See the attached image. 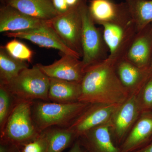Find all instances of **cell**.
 <instances>
[{"mask_svg":"<svg viewBox=\"0 0 152 152\" xmlns=\"http://www.w3.org/2000/svg\"><path fill=\"white\" fill-rule=\"evenodd\" d=\"M90 15L96 24H126L133 21L127 3L113 0H91L88 6Z\"/></svg>","mask_w":152,"mask_h":152,"instance_id":"10","label":"cell"},{"mask_svg":"<svg viewBox=\"0 0 152 152\" xmlns=\"http://www.w3.org/2000/svg\"><path fill=\"white\" fill-rule=\"evenodd\" d=\"M34 101L17 99L4 129L0 132V140L18 146L20 148L39 135L33 120L32 106Z\"/></svg>","mask_w":152,"mask_h":152,"instance_id":"2","label":"cell"},{"mask_svg":"<svg viewBox=\"0 0 152 152\" xmlns=\"http://www.w3.org/2000/svg\"><path fill=\"white\" fill-rule=\"evenodd\" d=\"M151 27H152V23H151ZM151 67L152 69V59L151 64Z\"/></svg>","mask_w":152,"mask_h":152,"instance_id":"32","label":"cell"},{"mask_svg":"<svg viewBox=\"0 0 152 152\" xmlns=\"http://www.w3.org/2000/svg\"><path fill=\"white\" fill-rule=\"evenodd\" d=\"M4 35L9 37L28 40L39 46L56 49L63 54L81 58L77 53L66 45L52 27L50 21L40 27L23 31L5 33Z\"/></svg>","mask_w":152,"mask_h":152,"instance_id":"11","label":"cell"},{"mask_svg":"<svg viewBox=\"0 0 152 152\" xmlns=\"http://www.w3.org/2000/svg\"><path fill=\"white\" fill-rule=\"evenodd\" d=\"M89 104L80 102L62 104L34 101L32 115L41 132L52 127L68 128Z\"/></svg>","mask_w":152,"mask_h":152,"instance_id":"3","label":"cell"},{"mask_svg":"<svg viewBox=\"0 0 152 152\" xmlns=\"http://www.w3.org/2000/svg\"><path fill=\"white\" fill-rule=\"evenodd\" d=\"M17 100L5 86L0 85V132L4 129Z\"/></svg>","mask_w":152,"mask_h":152,"instance_id":"23","label":"cell"},{"mask_svg":"<svg viewBox=\"0 0 152 152\" xmlns=\"http://www.w3.org/2000/svg\"><path fill=\"white\" fill-rule=\"evenodd\" d=\"M11 56L20 61H31L33 52L26 45L16 39L9 42L4 47Z\"/></svg>","mask_w":152,"mask_h":152,"instance_id":"24","label":"cell"},{"mask_svg":"<svg viewBox=\"0 0 152 152\" xmlns=\"http://www.w3.org/2000/svg\"><path fill=\"white\" fill-rule=\"evenodd\" d=\"M43 132L48 140V152H62L77 139L75 134L68 128L52 127Z\"/></svg>","mask_w":152,"mask_h":152,"instance_id":"20","label":"cell"},{"mask_svg":"<svg viewBox=\"0 0 152 152\" xmlns=\"http://www.w3.org/2000/svg\"><path fill=\"white\" fill-rule=\"evenodd\" d=\"M80 4L70 8L65 12L59 14L49 21L66 45L82 58L83 22Z\"/></svg>","mask_w":152,"mask_h":152,"instance_id":"6","label":"cell"},{"mask_svg":"<svg viewBox=\"0 0 152 152\" xmlns=\"http://www.w3.org/2000/svg\"><path fill=\"white\" fill-rule=\"evenodd\" d=\"M111 123L100 125L83 134L78 140L87 152H120L114 142Z\"/></svg>","mask_w":152,"mask_h":152,"instance_id":"16","label":"cell"},{"mask_svg":"<svg viewBox=\"0 0 152 152\" xmlns=\"http://www.w3.org/2000/svg\"><path fill=\"white\" fill-rule=\"evenodd\" d=\"M28 68L26 61L11 56L4 46L0 48V84L6 85L17 77L23 70Z\"/></svg>","mask_w":152,"mask_h":152,"instance_id":"21","label":"cell"},{"mask_svg":"<svg viewBox=\"0 0 152 152\" xmlns=\"http://www.w3.org/2000/svg\"><path fill=\"white\" fill-rule=\"evenodd\" d=\"M69 152H87L83 148L78 139L73 144Z\"/></svg>","mask_w":152,"mask_h":152,"instance_id":"29","label":"cell"},{"mask_svg":"<svg viewBox=\"0 0 152 152\" xmlns=\"http://www.w3.org/2000/svg\"><path fill=\"white\" fill-rule=\"evenodd\" d=\"M20 147L5 141L0 140V152H21Z\"/></svg>","mask_w":152,"mask_h":152,"instance_id":"27","label":"cell"},{"mask_svg":"<svg viewBox=\"0 0 152 152\" xmlns=\"http://www.w3.org/2000/svg\"><path fill=\"white\" fill-rule=\"evenodd\" d=\"M23 152H48V141L43 131L37 138L23 147Z\"/></svg>","mask_w":152,"mask_h":152,"instance_id":"25","label":"cell"},{"mask_svg":"<svg viewBox=\"0 0 152 152\" xmlns=\"http://www.w3.org/2000/svg\"><path fill=\"white\" fill-rule=\"evenodd\" d=\"M138 31L152 23V0H125Z\"/></svg>","mask_w":152,"mask_h":152,"instance_id":"22","label":"cell"},{"mask_svg":"<svg viewBox=\"0 0 152 152\" xmlns=\"http://www.w3.org/2000/svg\"><path fill=\"white\" fill-rule=\"evenodd\" d=\"M142 113L152 110V77L139 94Z\"/></svg>","mask_w":152,"mask_h":152,"instance_id":"26","label":"cell"},{"mask_svg":"<svg viewBox=\"0 0 152 152\" xmlns=\"http://www.w3.org/2000/svg\"><path fill=\"white\" fill-rule=\"evenodd\" d=\"M121 105L90 104L68 127L79 137L83 134L100 125L111 123Z\"/></svg>","mask_w":152,"mask_h":152,"instance_id":"9","label":"cell"},{"mask_svg":"<svg viewBox=\"0 0 152 152\" xmlns=\"http://www.w3.org/2000/svg\"><path fill=\"white\" fill-rule=\"evenodd\" d=\"M79 102L121 105L130 94L120 81L115 64L107 59L88 68L81 82Z\"/></svg>","mask_w":152,"mask_h":152,"instance_id":"1","label":"cell"},{"mask_svg":"<svg viewBox=\"0 0 152 152\" xmlns=\"http://www.w3.org/2000/svg\"><path fill=\"white\" fill-rule=\"evenodd\" d=\"M151 142H152V139H151V141H150L149 143Z\"/></svg>","mask_w":152,"mask_h":152,"instance_id":"33","label":"cell"},{"mask_svg":"<svg viewBox=\"0 0 152 152\" xmlns=\"http://www.w3.org/2000/svg\"><path fill=\"white\" fill-rule=\"evenodd\" d=\"M104 40L108 48L107 59L115 64L124 59L137 33L134 21L122 24L109 23L102 25Z\"/></svg>","mask_w":152,"mask_h":152,"instance_id":"7","label":"cell"},{"mask_svg":"<svg viewBox=\"0 0 152 152\" xmlns=\"http://www.w3.org/2000/svg\"><path fill=\"white\" fill-rule=\"evenodd\" d=\"M21 152H23L22 151Z\"/></svg>","mask_w":152,"mask_h":152,"instance_id":"34","label":"cell"},{"mask_svg":"<svg viewBox=\"0 0 152 152\" xmlns=\"http://www.w3.org/2000/svg\"><path fill=\"white\" fill-rule=\"evenodd\" d=\"M79 7L83 22L81 61L86 71L90 67L107 59L109 50L104 40L103 31L96 27L90 15L87 0H82Z\"/></svg>","mask_w":152,"mask_h":152,"instance_id":"4","label":"cell"},{"mask_svg":"<svg viewBox=\"0 0 152 152\" xmlns=\"http://www.w3.org/2000/svg\"><path fill=\"white\" fill-rule=\"evenodd\" d=\"M152 138V112L142 113L119 147L120 152H133L149 143Z\"/></svg>","mask_w":152,"mask_h":152,"instance_id":"17","label":"cell"},{"mask_svg":"<svg viewBox=\"0 0 152 152\" xmlns=\"http://www.w3.org/2000/svg\"><path fill=\"white\" fill-rule=\"evenodd\" d=\"M50 78L36 65L32 68L23 70L8 83L2 85L17 99L50 102Z\"/></svg>","mask_w":152,"mask_h":152,"instance_id":"5","label":"cell"},{"mask_svg":"<svg viewBox=\"0 0 152 152\" xmlns=\"http://www.w3.org/2000/svg\"><path fill=\"white\" fill-rule=\"evenodd\" d=\"M49 101L68 104L79 102L81 94V85L79 82L50 78Z\"/></svg>","mask_w":152,"mask_h":152,"instance_id":"19","label":"cell"},{"mask_svg":"<svg viewBox=\"0 0 152 152\" xmlns=\"http://www.w3.org/2000/svg\"><path fill=\"white\" fill-rule=\"evenodd\" d=\"M124 59L139 67H151L152 59L151 23L137 32Z\"/></svg>","mask_w":152,"mask_h":152,"instance_id":"15","label":"cell"},{"mask_svg":"<svg viewBox=\"0 0 152 152\" xmlns=\"http://www.w3.org/2000/svg\"><path fill=\"white\" fill-rule=\"evenodd\" d=\"M66 2L70 8L78 5L82 0H65Z\"/></svg>","mask_w":152,"mask_h":152,"instance_id":"31","label":"cell"},{"mask_svg":"<svg viewBox=\"0 0 152 152\" xmlns=\"http://www.w3.org/2000/svg\"><path fill=\"white\" fill-rule=\"evenodd\" d=\"M6 4L23 13L44 20L49 21L59 13L52 0H4Z\"/></svg>","mask_w":152,"mask_h":152,"instance_id":"18","label":"cell"},{"mask_svg":"<svg viewBox=\"0 0 152 152\" xmlns=\"http://www.w3.org/2000/svg\"><path fill=\"white\" fill-rule=\"evenodd\" d=\"M52 1L55 9L60 14L65 12L70 8L65 0H52Z\"/></svg>","mask_w":152,"mask_h":152,"instance_id":"28","label":"cell"},{"mask_svg":"<svg viewBox=\"0 0 152 152\" xmlns=\"http://www.w3.org/2000/svg\"><path fill=\"white\" fill-rule=\"evenodd\" d=\"M142 113L139 94H132L121 104L111 122L114 142L119 148Z\"/></svg>","mask_w":152,"mask_h":152,"instance_id":"8","label":"cell"},{"mask_svg":"<svg viewBox=\"0 0 152 152\" xmlns=\"http://www.w3.org/2000/svg\"><path fill=\"white\" fill-rule=\"evenodd\" d=\"M49 78L81 83L85 71L81 60L70 55L63 54L61 58L51 64H37Z\"/></svg>","mask_w":152,"mask_h":152,"instance_id":"12","label":"cell"},{"mask_svg":"<svg viewBox=\"0 0 152 152\" xmlns=\"http://www.w3.org/2000/svg\"><path fill=\"white\" fill-rule=\"evenodd\" d=\"M133 152H152V142Z\"/></svg>","mask_w":152,"mask_h":152,"instance_id":"30","label":"cell"},{"mask_svg":"<svg viewBox=\"0 0 152 152\" xmlns=\"http://www.w3.org/2000/svg\"><path fill=\"white\" fill-rule=\"evenodd\" d=\"M49 21L44 20L23 13L6 4L0 10V32L23 31L40 27Z\"/></svg>","mask_w":152,"mask_h":152,"instance_id":"14","label":"cell"},{"mask_svg":"<svg viewBox=\"0 0 152 152\" xmlns=\"http://www.w3.org/2000/svg\"><path fill=\"white\" fill-rule=\"evenodd\" d=\"M117 75L130 95L140 94L152 77V69L139 67L124 59L115 64Z\"/></svg>","mask_w":152,"mask_h":152,"instance_id":"13","label":"cell"}]
</instances>
